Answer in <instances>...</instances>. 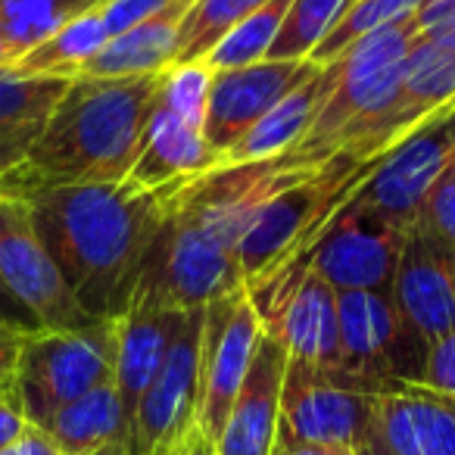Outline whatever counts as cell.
<instances>
[{
    "mask_svg": "<svg viewBox=\"0 0 455 455\" xmlns=\"http://www.w3.org/2000/svg\"><path fill=\"white\" fill-rule=\"evenodd\" d=\"M266 334L287 349V359L309 368H340V322L337 291L306 268L299 281L262 315Z\"/></svg>",
    "mask_w": 455,
    "mask_h": 455,
    "instance_id": "9a60e30c",
    "label": "cell"
},
{
    "mask_svg": "<svg viewBox=\"0 0 455 455\" xmlns=\"http://www.w3.org/2000/svg\"><path fill=\"white\" fill-rule=\"evenodd\" d=\"M266 324L256 309L250 287L241 284L203 306L200 340V393H196V427L219 440L250 371Z\"/></svg>",
    "mask_w": 455,
    "mask_h": 455,
    "instance_id": "9c48e42d",
    "label": "cell"
},
{
    "mask_svg": "<svg viewBox=\"0 0 455 455\" xmlns=\"http://www.w3.org/2000/svg\"><path fill=\"white\" fill-rule=\"evenodd\" d=\"M169 4H175V0H107V4H100L103 22H107V28H109V38L128 32V28L150 20V16L163 13Z\"/></svg>",
    "mask_w": 455,
    "mask_h": 455,
    "instance_id": "d6a6232c",
    "label": "cell"
},
{
    "mask_svg": "<svg viewBox=\"0 0 455 455\" xmlns=\"http://www.w3.org/2000/svg\"><path fill=\"white\" fill-rule=\"evenodd\" d=\"M107 41L109 28L103 22V10L94 7L32 47L26 57L16 60L13 69L35 78H78L84 66L107 47Z\"/></svg>",
    "mask_w": 455,
    "mask_h": 455,
    "instance_id": "cb8c5ba5",
    "label": "cell"
},
{
    "mask_svg": "<svg viewBox=\"0 0 455 455\" xmlns=\"http://www.w3.org/2000/svg\"><path fill=\"white\" fill-rule=\"evenodd\" d=\"M353 0H293L266 60H309Z\"/></svg>",
    "mask_w": 455,
    "mask_h": 455,
    "instance_id": "f1b7e54d",
    "label": "cell"
},
{
    "mask_svg": "<svg viewBox=\"0 0 455 455\" xmlns=\"http://www.w3.org/2000/svg\"><path fill=\"white\" fill-rule=\"evenodd\" d=\"M72 78H35L0 66V178L20 169Z\"/></svg>",
    "mask_w": 455,
    "mask_h": 455,
    "instance_id": "44dd1931",
    "label": "cell"
},
{
    "mask_svg": "<svg viewBox=\"0 0 455 455\" xmlns=\"http://www.w3.org/2000/svg\"><path fill=\"white\" fill-rule=\"evenodd\" d=\"M272 455H353L349 449H334V446H315V443H281L275 440Z\"/></svg>",
    "mask_w": 455,
    "mask_h": 455,
    "instance_id": "ab89813d",
    "label": "cell"
},
{
    "mask_svg": "<svg viewBox=\"0 0 455 455\" xmlns=\"http://www.w3.org/2000/svg\"><path fill=\"white\" fill-rule=\"evenodd\" d=\"M421 0H353L343 16L334 22L328 35L322 38V44L315 47V53L309 57V63L328 66L334 60H340L355 41L368 38V35L380 32L387 26H396L415 16Z\"/></svg>",
    "mask_w": 455,
    "mask_h": 455,
    "instance_id": "4316f807",
    "label": "cell"
},
{
    "mask_svg": "<svg viewBox=\"0 0 455 455\" xmlns=\"http://www.w3.org/2000/svg\"><path fill=\"white\" fill-rule=\"evenodd\" d=\"M203 309H190L128 427V455H172L196 424Z\"/></svg>",
    "mask_w": 455,
    "mask_h": 455,
    "instance_id": "7c38bea8",
    "label": "cell"
},
{
    "mask_svg": "<svg viewBox=\"0 0 455 455\" xmlns=\"http://www.w3.org/2000/svg\"><path fill=\"white\" fill-rule=\"evenodd\" d=\"M91 455H128V440H116V443H109V446L97 449V452H91Z\"/></svg>",
    "mask_w": 455,
    "mask_h": 455,
    "instance_id": "b9f144b4",
    "label": "cell"
},
{
    "mask_svg": "<svg viewBox=\"0 0 455 455\" xmlns=\"http://www.w3.org/2000/svg\"><path fill=\"white\" fill-rule=\"evenodd\" d=\"M0 66H13V57H10V47H7L4 32H0Z\"/></svg>",
    "mask_w": 455,
    "mask_h": 455,
    "instance_id": "7bdbcfd3",
    "label": "cell"
},
{
    "mask_svg": "<svg viewBox=\"0 0 455 455\" xmlns=\"http://www.w3.org/2000/svg\"><path fill=\"white\" fill-rule=\"evenodd\" d=\"M371 430L393 455H455V396L399 380L374 399Z\"/></svg>",
    "mask_w": 455,
    "mask_h": 455,
    "instance_id": "e0dca14e",
    "label": "cell"
},
{
    "mask_svg": "<svg viewBox=\"0 0 455 455\" xmlns=\"http://www.w3.org/2000/svg\"><path fill=\"white\" fill-rule=\"evenodd\" d=\"M303 175L306 172L284 169L278 159H262L219 165L181 184L153 241L134 299L190 312L241 287L237 253L256 212Z\"/></svg>",
    "mask_w": 455,
    "mask_h": 455,
    "instance_id": "7a4b0ae2",
    "label": "cell"
},
{
    "mask_svg": "<svg viewBox=\"0 0 455 455\" xmlns=\"http://www.w3.org/2000/svg\"><path fill=\"white\" fill-rule=\"evenodd\" d=\"M418 384L427 387V390L455 396V331L440 337V340L427 349V359H424Z\"/></svg>",
    "mask_w": 455,
    "mask_h": 455,
    "instance_id": "1f68e13d",
    "label": "cell"
},
{
    "mask_svg": "<svg viewBox=\"0 0 455 455\" xmlns=\"http://www.w3.org/2000/svg\"><path fill=\"white\" fill-rule=\"evenodd\" d=\"M293 0H266L256 13H250L243 22H237L212 51L203 57V63L212 72H231L243 69V66L262 63L272 51L275 38H278L284 16L291 10Z\"/></svg>",
    "mask_w": 455,
    "mask_h": 455,
    "instance_id": "484cf974",
    "label": "cell"
},
{
    "mask_svg": "<svg viewBox=\"0 0 455 455\" xmlns=\"http://www.w3.org/2000/svg\"><path fill=\"white\" fill-rule=\"evenodd\" d=\"M415 38V22L405 20L355 41L340 57L334 91L328 94L324 107L318 109L309 134L275 159L284 169L297 172H312L328 163L340 150L349 132L365 125L371 116H378L380 109L393 103L399 82H403L405 57H409Z\"/></svg>",
    "mask_w": 455,
    "mask_h": 455,
    "instance_id": "5b68a950",
    "label": "cell"
},
{
    "mask_svg": "<svg viewBox=\"0 0 455 455\" xmlns=\"http://www.w3.org/2000/svg\"><path fill=\"white\" fill-rule=\"evenodd\" d=\"M159 88L163 72L144 78H72L22 165L0 178V194L28 200L69 184H119L140 153Z\"/></svg>",
    "mask_w": 455,
    "mask_h": 455,
    "instance_id": "3957f363",
    "label": "cell"
},
{
    "mask_svg": "<svg viewBox=\"0 0 455 455\" xmlns=\"http://www.w3.org/2000/svg\"><path fill=\"white\" fill-rule=\"evenodd\" d=\"M399 250H403V231L374 215L362 203L347 196L340 209L324 221L312 247L297 259L291 272L275 278L272 284L250 291L259 315H266L287 291L299 281V275H322L337 293L347 291H380L390 293L393 272H396Z\"/></svg>",
    "mask_w": 455,
    "mask_h": 455,
    "instance_id": "8992f818",
    "label": "cell"
},
{
    "mask_svg": "<svg viewBox=\"0 0 455 455\" xmlns=\"http://www.w3.org/2000/svg\"><path fill=\"white\" fill-rule=\"evenodd\" d=\"M188 312L165 309L156 303L134 299L125 318H119V347H116V374L113 384L119 393L122 411L132 427V418L138 411L140 396L153 384L156 371L163 368L172 343L184 324Z\"/></svg>",
    "mask_w": 455,
    "mask_h": 455,
    "instance_id": "d6986e66",
    "label": "cell"
},
{
    "mask_svg": "<svg viewBox=\"0 0 455 455\" xmlns=\"http://www.w3.org/2000/svg\"><path fill=\"white\" fill-rule=\"evenodd\" d=\"M337 69H340V60H334V63H328V66H315L297 88L287 91V94L225 153V165L262 163V159H275L291 150V147H297L299 140L309 134L318 109L324 107L328 94L334 91Z\"/></svg>",
    "mask_w": 455,
    "mask_h": 455,
    "instance_id": "ffe728a7",
    "label": "cell"
},
{
    "mask_svg": "<svg viewBox=\"0 0 455 455\" xmlns=\"http://www.w3.org/2000/svg\"><path fill=\"white\" fill-rule=\"evenodd\" d=\"M390 299L409 343L427 359V349L455 331V247L424 219L403 231Z\"/></svg>",
    "mask_w": 455,
    "mask_h": 455,
    "instance_id": "30bf717a",
    "label": "cell"
},
{
    "mask_svg": "<svg viewBox=\"0 0 455 455\" xmlns=\"http://www.w3.org/2000/svg\"><path fill=\"white\" fill-rule=\"evenodd\" d=\"M22 343H26V331L0 324V396L16 393V368H20Z\"/></svg>",
    "mask_w": 455,
    "mask_h": 455,
    "instance_id": "836d02e7",
    "label": "cell"
},
{
    "mask_svg": "<svg viewBox=\"0 0 455 455\" xmlns=\"http://www.w3.org/2000/svg\"><path fill=\"white\" fill-rule=\"evenodd\" d=\"M374 163H355L337 153L324 165L306 172L291 188L275 194L256 212L247 237L241 241L237 259H241L243 284L250 291H259L291 272L299 256L312 247L324 221L365 181Z\"/></svg>",
    "mask_w": 455,
    "mask_h": 455,
    "instance_id": "277c9868",
    "label": "cell"
},
{
    "mask_svg": "<svg viewBox=\"0 0 455 455\" xmlns=\"http://www.w3.org/2000/svg\"><path fill=\"white\" fill-rule=\"evenodd\" d=\"M421 219L434 228L443 241H449L455 247V175L449 169L427 190Z\"/></svg>",
    "mask_w": 455,
    "mask_h": 455,
    "instance_id": "4dcf8cb0",
    "label": "cell"
},
{
    "mask_svg": "<svg viewBox=\"0 0 455 455\" xmlns=\"http://www.w3.org/2000/svg\"><path fill=\"white\" fill-rule=\"evenodd\" d=\"M116 347L119 322L26 334L16 368V399L28 424L44 427L63 405L109 384L116 374Z\"/></svg>",
    "mask_w": 455,
    "mask_h": 455,
    "instance_id": "52a82bcc",
    "label": "cell"
},
{
    "mask_svg": "<svg viewBox=\"0 0 455 455\" xmlns=\"http://www.w3.org/2000/svg\"><path fill=\"white\" fill-rule=\"evenodd\" d=\"M172 455H215V440H212V436H206L194 424V427L184 434V440L178 443V449Z\"/></svg>",
    "mask_w": 455,
    "mask_h": 455,
    "instance_id": "f35d334b",
    "label": "cell"
},
{
    "mask_svg": "<svg viewBox=\"0 0 455 455\" xmlns=\"http://www.w3.org/2000/svg\"><path fill=\"white\" fill-rule=\"evenodd\" d=\"M181 184L188 181L159 190L69 184L26 200L41 243L88 318L119 322L128 315Z\"/></svg>",
    "mask_w": 455,
    "mask_h": 455,
    "instance_id": "6da1fadb",
    "label": "cell"
},
{
    "mask_svg": "<svg viewBox=\"0 0 455 455\" xmlns=\"http://www.w3.org/2000/svg\"><path fill=\"white\" fill-rule=\"evenodd\" d=\"M411 22H415L418 38L452 26L455 22V0H421L418 10H415V16H411Z\"/></svg>",
    "mask_w": 455,
    "mask_h": 455,
    "instance_id": "e575fe53",
    "label": "cell"
},
{
    "mask_svg": "<svg viewBox=\"0 0 455 455\" xmlns=\"http://www.w3.org/2000/svg\"><path fill=\"white\" fill-rule=\"evenodd\" d=\"M378 390L343 368L324 371L287 359L281 387V443H315L353 452L368 434Z\"/></svg>",
    "mask_w": 455,
    "mask_h": 455,
    "instance_id": "ba28073f",
    "label": "cell"
},
{
    "mask_svg": "<svg viewBox=\"0 0 455 455\" xmlns=\"http://www.w3.org/2000/svg\"><path fill=\"white\" fill-rule=\"evenodd\" d=\"M353 455H393V452L384 446V443L378 440V434H374V430L368 427V434L359 440V446L353 449Z\"/></svg>",
    "mask_w": 455,
    "mask_h": 455,
    "instance_id": "60d3db41",
    "label": "cell"
},
{
    "mask_svg": "<svg viewBox=\"0 0 455 455\" xmlns=\"http://www.w3.org/2000/svg\"><path fill=\"white\" fill-rule=\"evenodd\" d=\"M446 169H449V172H452V175H455V147H452V156H449V165H446Z\"/></svg>",
    "mask_w": 455,
    "mask_h": 455,
    "instance_id": "ee69618b",
    "label": "cell"
},
{
    "mask_svg": "<svg viewBox=\"0 0 455 455\" xmlns=\"http://www.w3.org/2000/svg\"><path fill=\"white\" fill-rule=\"evenodd\" d=\"M26 427H28V418L22 415L16 393L0 396V452L13 446V443L26 434Z\"/></svg>",
    "mask_w": 455,
    "mask_h": 455,
    "instance_id": "d590c367",
    "label": "cell"
},
{
    "mask_svg": "<svg viewBox=\"0 0 455 455\" xmlns=\"http://www.w3.org/2000/svg\"><path fill=\"white\" fill-rule=\"evenodd\" d=\"M0 324L20 328V331H26V334H32V331H44L38 324V318H35L32 312H28L26 306L13 297V293H10V287L4 284V281H0Z\"/></svg>",
    "mask_w": 455,
    "mask_h": 455,
    "instance_id": "8d00e7d4",
    "label": "cell"
},
{
    "mask_svg": "<svg viewBox=\"0 0 455 455\" xmlns=\"http://www.w3.org/2000/svg\"><path fill=\"white\" fill-rule=\"evenodd\" d=\"M0 455H63V452H60L57 443H53L44 430L35 427V424H28L26 434H22L10 449H4Z\"/></svg>",
    "mask_w": 455,
    "mask_h": 455,
    "instance_id": "74e56055",
    "label": "cell"
},
{
    "mask_svg": "<svg viewBox=\"0 0 455 455\" xmlns=\"http://www.w3.org/2000/svg\"><path fill=\"white\" fill-rule=\"evenodd\" d=\"M219 165H225V156L203 138V132L184 125L175 113L156 103L138 159L119 184L128 190H159L178 181H194Z\"/></svg>",
    "mask_w": 455,
    "mask_h": 455,
    "instance_id": "ac0fdd59",
    "label": "cell"
},
{
    "mask_svg": "<svg viewBox=\"0 0 455 455\" xmlns=\"http://www.w3.org/2000/svg\"><path fill=\"white\" fill-rule=\"evenodd\" d=\"M100 4L107 0H0V32L7 38L13 63L51 38L66 22Z\"/></svg>",
    "mask_w": 455,
    "mask_h": 455,
    "instance_id": "d4e9b609",
    "label": "cell"
},
{
    "mask_svg": "<svg viewBox=\"0 0 455 455\" xmlns=\"http://www.w3.org/2000/svg\"><path fill=\"white\" fill-rule=\"evenodd\" d=\"M41 430L57 443L63 455H91L116 440H128V421L116 384L109 380L63 405Z\"/></svg>",
    "mask_w": 455,
    "mask_h": 455,
    "instance_id": "603a6c76",
    "label": "cell"
},
{
    "mask_svg": "<svg viewBox=\"0 0 455 455\" xmlns=\"http://www.w3.org/2000/svg\"><path fill=\"white\" fill-rule=\"evenodd\" d=\"M194 0H175L163 13L138 22L107 41L100 53L82 69L88 78H144L172 69L178 51V28Z\"/></svg>",
    "mask_w": 455,
    "mask_h": 455,
    "instance_id": "7402d4cb",
    "label": "cell"
},
{
    "mask_svg": "<svg viewBox=\"0 0 455 455\" xmlns=\"http://www.w3.org/2000/svg\"><path fill=\"white\" fill-rule=\"evenodd\" d=\"M455 147V119L434 122L415 132L393 153L380 156L368 178L353 190V200L371 209L393 228L405 231L424 212L427 190L446 172Z\"/></svg>",
    "mask_w": 455,
    "mask_h": 455,
    "instance_id": "4fadbf2b",
    "label": "cell"
},
{
    "mask_svg": "<svg viewBox=\"0 0 455 455\" xmlns=\"http://www.w3.org/2000/svg\"><path fill=\"white\" fill-rule=\"evenodd\" d=\"M215 72L206 63H181L163 72V88H159V103L169 113H175L184 125L203 132L206 122L209 94H212Z\"/></svg>",
    "mask_w": 455,
    "mask_h": 455,
    "instance_id": "f546056e",
    "label": "cell"
},
{
    "mask_svg": "<svg viewBox=\"0 0 455 455\" xmlns=\"http://www.w3.org/2000/svg\"><path fill=\"white\" fill-rule=\"evenodd\" d=\"M312 69L315 63L309 60H262L243 69L215 72L203 138L225 156Z\"/></svg>",
    "mask_w": 455,
    "mask_h": 455,
    "instance_id": "5bb4252c",
    "label": "cell"
},
{
    "mask_svg": "<svg viewBox=\"0 0 455 455\" xmlns=\"http://www.w3.org/2000/svg\"><path fill=\"white\" fill-rule=\"evenodd\" d=\"M0 281L38 318L44 331H78L94 324L41 243L26 200L4 194H0Z\"/></svg>",
    "mask_w": 455,
    "mask_h": 455,
    "instance_id": "8fae6325",
    "label": "cell"
},
{
    "mask_svg": "<svg viewBox=\"0 0 455 455\" xmlns=\"http://www.w3.org/2000/svg\"><path fill=\"white\" fill-rule=\"evenodd\" d=\"M266 0H194L178 28V51L175 63H200L237 22L262 7Z\"/></svg>",
    "mask_w": 455,
    "mask_h": 455,
    "instance_id": "83f0119b",
    "label": "cell"
},
{
    "mask_svg": "<svg viewBox=\"0 0 455 455\" xmlns=\"http://www.w3.org/2000/svg\"><path fill=\"white\" fill-rule=\"evenodd\" d=\"M287 374V349L262 334L250 371L241 384L228 421L215 440V455H272L281 421V387Z\"/></svg>",
    "mask_w": 455,
    "mask_h": 455,
    "instance_id": "2e32d148",
    "label": "cell"
}]
</instances>
